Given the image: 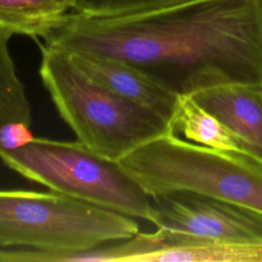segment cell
<instances>
[{
  "instance_id": "1",
  "label": "cell",
  "mask_w": 262,
  "mask_h": 262,
  "mask_svg": "<svg viewBox=\"0 0 262 262\" xmlns=\"http://www.w3.org/2000/svg\"><path fill=\"white\" fill-rule=\"evenodd\" d=\"M42 40L122 60L176 94L262 85L261 0H190L108 16L70 11Z\"/></svg>"
},
{
  "instance_id": "2",
  "label": "cell",
  "mask_w": 262,
  "mask_h": 262,
  "mask_svg": "<svg viewBox=\"0 0 262 262\" xmlns=\"http://www.w3.org/2000/svg\"><path fill=\"white\" fill-rule=\"evenodd\" d=\"M38 45L42 84L78 140L97 155L120 161L171 129L156 113L92 79L66 50Z\"/></svg>"
},
{
  "instance_id": "3",
  "label": "cell",
  "mask_w": 262,
  "mask_h": 262,
  "mask_svg": "<svg viewBox=\"0 0 262 262\" xmlns=\"http://www.w3.org/2000/svg\"><path fill=\"white\" fill-rule=\"evenodd\" d=\"M119 162L150 199L188 192L262 213V162L247 154L202 145L169 129Z\"/></svg>"
},
{
  "instance_id": "4",
  "label": "cell",
  "mask_w": 262,
  "mask_h": 262,
  "mask_svg": "<svg viewBox=\"0 0 262 262\" xmlns=\"http://www.w3.org/2000/svg\"><path fill=\"white\" fill-rule=\"evenodd\" d=\"M135 218L56 191L0 189V248L88 251L138 233Z\"/></svg>"
},
{
  "instance_id": "5",
  "label": "cell",
  "mask_w": 262,
  "mask_h": 262,
  "mask_svg": "<svg viewBox=\"0 0 262 262\" xmlns=\"http://www.w3.org/2000/svg\"><path fill=\"white\" fill-rule=\"evenodd\" d=\"M2 163L30 181L68 196L154 224L151 199L119 161L81 141L34 137L15 148L0 147Z\"/></svg>"
},
{
  "instance_id": "6",
  "label": "cell",
  "mask_w": 262,
  "mask_h": 262,
  "mask_svg": "<svg viewBox=\"0 0 262 262\" xmlns=\"http://www.w3.org/2000/svg\"><path fill=\"white\" fill-rule=\"evenodd\" d=\"M154 225L194 237L262 245V213L214 198L178 192L151 199Z\"/></svg>"
},
{
  "instance_id": "7",
  "label": "cell",
  "mask_w": 262,
  "mask_h": 262,
  "mask_svg": "<svg viewBox=\"0 0 262 262\" xmlns=\"http://www.w3.org/2000/svg\"><path fill=\"white\" fill-rule=\"evenodd\" d=\"M191 95L230 131L248 155L262 162V85L220 84Z\"/></svg>"
},
{
  "instance_id": "8",
  "label": "cell",
  "mask_w": 262,
  "mask_h": 262,
  "mask_svg": "<svg viewBox=\"0 0 262 262\" xmlns=\"http://www.w3.org/2000/svg\"><path fill=\"white\" fill-rule=\"evenodd\" d=\"M67 52L75 63L92 79L123 97L150 110L170 123L178 94L122 60L86 53Z\"/></svg>"
},
{
  "instance_id": "9",
  "label": "cell",
  "mask_w": 262,
  "mask_h": 262,
  "mask_svg": "<svg viewBox=\"0 0 262 262\" xmlns=\"http://www.w3.org/2000/svg\"><path fill=\"white\" fill-rule=\"evenodd\" d=\"M157 242L142 262H262V245L194 237L157 228Z\"/></svg>"
},
{
  "instance_id": "10",
  "label": "cell",
  "mask_w": 262,
  "mask_h": 262,
  "mask_svg": "<svg viewBox=\"0 0 262 262\" xmlns=\"http://www.w3.org/2000/svg\"><path fill=\"white\" fill-rule=\"evenodd\" d=\"M70 11L69 0H0V31L39 42Z\"/></svg>"
},
{
  "instance_id": "11",
  "label": "cell",
  "mask_w": 262,
  "mask_h": 262,
  "mask_svg": "<svg viewBox=\"0 0 262 262\" xmlns=\"http://www.w3.org/2000/svg\"><path fill=\"white\" fill-rule=\"evenodd\" d=\"M169 126L174 132L192 142L247 154L230 131L215 116L204 108L191 94H178Z\"/></svg>"
},
{
  "instance_id": "12",
  "label": "cell",
  "mask_w": 262,
  "mask_h": 262,
  "mask_svg": "<svg viewBox=\"0 0 262 262\" xmlns=\"http://www.w3.org/2000/svg\"><path fill=\"white\" fill-rule=\"evenodd\" d=\"M9 39L0 31V129L12 122L32 123L31 104L8 49Z\"/></svg>"
},
{
  "instance_id": "13",
  "label": "cell",
  "mask_w": 262,
  "mask_h": 262,
  "mask_svg": "<svg viewBox=\"0 0 262 262\" xmlns=\"http://www.w3.org/2000/svg\"><path fill=\"white\" fill-rule=\"evenodd\" d=\"M190 0H71V11L93 15L108 16L129 12L158 9L184 3Z\"/></svg>"
},
{
  "instance_id": "14",
  "label": "cell",
  "mask_w": 262,
  "mask_h": 262,
  "mask_svg": "<svg viewBox=\"0 0 262 262\" xmlns=\"http://www.w3.org/2000/svg\"><path fill=\"white\" fill-rule=\"evenodd\" d=\"M34 138L30 126L19 122H12L0 129V147L5 149L19 148Z\"/></svg>"
},
{
  "instance_id": "15",
  "label": "cell",
  "mask_w": 262,
  "mask_h": 262,
  "mask_svg": "<svg viewBox=\"0 0 262 262\" xmlns=\"http://www.w3.org/2000/svg\"><path fill=\"white\" fill-rule=\"evenodd\" d=\"M69 2H70V3H71V0H69ZM70 7H71V6H70Z\"/></svg>"
},
{
  "instance_id": "16",
  "label": "cell",
  "mask_w": 262,
  "mask_h": 262,
  "mask_svg": "<svg viewBox=\"0 0 262 262\" xmlns=\"http://www.w3.org/2000/svg\"><path fill=\"white\" fill-rule=\"evenodd\" d=\"M261 1H262V0H261Z\"/></svg>"
}]
</instances>
